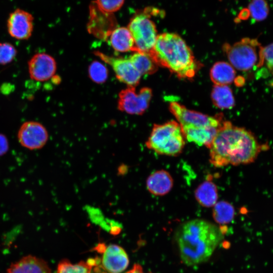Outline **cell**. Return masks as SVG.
Listing matches in <instances>:
<instances>
[{"instance_id": "1", "label": "cell", "mask_w": 273, "mask_h": 273, "mask_svg": "<svg viewBox=\"0 0 273 273\" xmlns=\"http://www.w3.org/2000/svg\"><path fill=\"white\" fill-rule=\"evenodd\" d=\"M268 148L251 131L224 120L208 148L209 162L215 167L248 164Z\"/></svg>"}, {"instance_id": "2", "label": "cell", "mask_w": 273, "mask_h": 273, "mask_svg": "<svg viewBox=\"0 0 273 273\" xmlns=\"http://www.w3.org/2000/svg\"><path fill=\"white\" fill-rule=\"evenodd\" d=\"M222 238L220 227L199 218L181 223L175 233L180 257L182 262L188 266L208 260Z\"/></svg>"}, {"instance_id": "3", "label": "cell", "mask_w": 273, "mask_h": 273, "mask_svg": "<svg viewBox=\"0 0 273 273\" xmlns=\"http://www.w3.org/2000/svg\"><path fill=\"white\" fill-rule=\"evenodd\" d=\"M148 53L157 66L167 68L179 78H193L201 66L184 40L174 33L158 35Z\"/></svg>"}, {"instance_id": "4", "label": "cell", "mask_w": 273, "mask_h": 273, "mask_svg": "<svg viewBox=\"0 0 273 273\" xmlns=\"http://www.w3.org/2000/svg\"><path fill=\"white\" fill-rule=\"evenodd\" d=\"M169 109L179 124L186 140L198 146L209 143L224 121L222 114L209 116L189 110L175 102L170 103Z\"/></svg>"}, {"instance_id": "5", "label": "cell", "mask_w": 273, "mask_h": 273, "mask_svg": "<svg viewBox=\"0 0 273 273\" xmlns=\"http://www.w3.org/2000/svg\"><path fill=\"white\" fill-rule=\"evenodd\" d=\"M186 139L179 124L170 121L154 124L145 143L146 147L159 155L176 156L183 151Z\"/></svg>"}, {"instance_id": "6", "label": "cell", "mask_w": 273, "mask_h": 273, "mask_svg": "<svg viewBox=\"0 0 273 273\" xmlns=\"http://www.w3.org/2000/svg\"><path fill=\"white\" fill-rule=\"evenodd\" d=\"M263 48L257 39L244 38L232 45L224 43L222 50L234 68L248 71L263 65Z\"/></svg>"}, {"instance_id": "7", "label": "cell", "mask_w": 273, "mask_h": 273, "mask_svg": "<svg viewBox=\"0 0 273 273\" xmlns=\"http://www.w3.org/2000/svg\"><path fill=\"white\" fill-rule=\"evenodd\" d=\"M159 10L148 7L135 14L127 25L134 41V52L149 53L153 48L158 34L152 15H158Z\"/></svg>"}, {"instance_id": "8", "label": "cell", "mask_w": 273, "mask_h": 273, "mask_svg": "<svg viewBox=\"0 0 273 273\" xmlns=\"http://www.w3.org/2000/svg\"><path fill=\"white\" fill-rule=\"evenodd\" d=\"M117 27V21L113 13L102 10L95 1L90 4L87 24V30L89 34L98 39L107 40Z\"/></svg>"}, {"instance_id": "9", "label": "cell", "mask_w": 273, "mask_h": 273, "mask_svg": "<svg viewBox=\"0 0 273 273\" xmlns=\"http://www.w3.org/2000/svg\"><path fill=\"white\" fill-rule=\"evenodd\" d=\"M152 96L149 87H144L136 93L135 87L128 86L119 94L118 108L129 114L142 115L148 108Z\"/></svg>"}, {"instance_id": "10", "label": "cell", "mask_w": 273, "mask_h": 273, "mask_svg": "<svg viewBox=\"0 0 273 273\" xmlns=\"http://www.w3.org/2000/svg\"><path fill=\"white\" fill-rule=\"evenodd\" d=\"M96 56L109 64L115 72L117 78L128 86H136L140 82L141 75L133 66L129 58L108 56L101 52H94Z\"/></svg>"}, {"instance_id": "11", "label": "cell", "mask_w": 273, "mask_h": 273, "mask_svg": "<svg viewBox=\"0 0 273 273\" xmlns=\"http://www.w3.org/2000/svg\"><path fill=\"white\" fill-rule=\"evenodd\" d=\"M19 144L30 150H38L44 146L48 141L49 134L46 127L34 121L23 123L17 133Z\"/></svg>"}, {"instance_id": "12", "label": "cell", "mask_w": 273, "mask_h": 273, "mask_svg": "<svg viewBox=\"0 0 273 273\" xmlns=\"http://www.w3.org/2000/svg\"><path fill=\"white\" fill-rule=\"evenodd\" d=\"M33 17L29 12L17 9L9 15L7 28L9 34L19 40L28 39L33 29Z\"/></svg>"}, {"instance_id": "13", "label": "cell", "mask_w": 273, "mask_h": 273, "mask_svg": "<svg viewBox=\"0 0 273 273\" xmlns=\"http://www.w3.org/2000/svg\"><path fill=\"white\" fill-rule=\"evenodd\" d=\"M56 68L55 59L46 53L36 54L28 62L30 76L36 81H44L54 77Z\"/></svg>"}, {"instance_id": "14", "label": "cell", "mask_w": 273, "mask_h": 273, "mask_svg": "<svg viewBox=\"0 0 273 273\" xmlns=\"http://www.w3.org/2000/svg\"><path fill=\"white\" fill-rule=\"evenodd\" d=\"M101 262L103 267L109 273H121L127 267L129 259L122 247L111 244L103 250Z\"/></svg>"}, {"instance_id": "15", "label": "cell", "mask_w": 273, "mask_h": 273, "mask_svg": "<svg viewBox=\"0 0 273 273\" xmlns=\"http://www.w3.org/2000/svg\"><path fill=\"white\" fill-rule=\"evenodd\" d=\"M147 190L152 195L162 196L167 194L173 188V179L166 170L160 169L152 172L147 178Z\"/></svg>"}, {"instance_id": "16", "label": "cell", "mask_w": 273, "mask_h": 273, "mask_svg": "<svg viewBox=\"0 0 273 273\" xmlns=\"http://www.w3.org/2000/svg\"><path fill=\"white\" fill-rule=\"evenodd\" d=\"M6 273H51V271L46 261L28 255L11 265Z\"/></svg>"}, {"instance_id": "17", "label": "cell", "mask_w": 273, "mask_h": 273, "mask_svg": "<svg viewBox=\"0 0 273 273\" xmlns=\"http://www.w3.org/2000/svg\"><path fill=\"white\" fill-rule=\"evenodd\" d=\"M107 40L116 52H134L133 39L127 27H117L112 32Z\"/></svg>"}, {"instance_id": "18", "label": "cell", "mask_w": 273, "mask_h": 273, "mask_svg": "<svg viewBox=\"0 0 273 273\" xmlns=\"http://www.w3.org/2000/svg\"><path fill=\"white\" fill-rule=\"evenodd\" d=\"M194 195L195 199L201 206L213 207L218 200L217 188L212 181L205 180L196 188Z\"/></svg>"}, {"instance_id": "19", "label": "cell", "mask_w": 273, "mask_h": 273, "mask_svg": "<svg viewBox=\"0 0 273 273\" xmlns=\"http://www.w3.org/2000/svg\"><path fill=\"white\" fill-rule=\"evenodd\" d=\"M210 76L215 85H228L235 80L236 71L225 62L215 63L210 69Z\"/></svg>"}, {"instance_id": "20", "label": "cell", "mask_w": 273, "mask_h": 273, "mask_svg": "<svg viewBox=\"0 0 273 273\" xmlns=\"http://www.w3.org/2000/svg\"><path fill=\"white\" fill-rule=\"evenodd\" d=\"M211 98L214 106L219 109H231L235 105V99L232 89L226 85L214 84Z\"/></svg>"}, {"instance_id": "21", "label": "cell", "mask_w": 273, "mask_h": 273, "mask_svg": "<svg viewBox=\"0 0 273 273\" xmlns=\"http://www.w3.org/2000/svg\"><path fill=\"white\" fill-rule=\"evenodd\" d=\"M129 59L141 75H150L157 70V65L148 53L134 52Z\"/></svg>"}, {"instance_id": "22", "label": "cell", "mask_w": 273, "mask_h": 273, "mask_svg": "<svg viewBox=\"0 0 273 273\" xmlns=\"http://www.w3.org/2000/svg\"><path fill=\"white\" fill-rule=\"evenodd\" d=\"M235 214L233 205L225 201H218L213 207V218L220 225L230 223L234 219Z\"/></svg>"}, {"instance_id": "23", "label": "cell", "mask_w": 273, "mask_h": 273, "mask_svg": "<svg viewBox=\"0 0 273 273\" xmlns=\"http://www.w3.org/2000/svg\"><path fill=\"white\" fill-rule=\"evenodd\" d=\"M95 261H80L77 263H71L69 260H61L57 266V273H91Z\"/></svg>"}, {"instance_id": "24", "label": "cell", "mask_w": 273, "mask_h": 273, "mask_svg": "<svg viewBox=\"0 0 273 273\" xmlns=\"http://www.w3.org/2000/svg\"><path fill=\"white\" fill-rule=\"evenodd\" d=\"M248 10L250 15L256 21L264 20L269 12L267 3L265 0H252Z\"/></svg>"}, {"instance_id": "25", "label": "cell", "mask_w": 273, "mask_h": 273, "mask_svg": "<svg viewBox=\"0 0 273 273\" xmlns=\"http://www.w3.org/2000/svg\"><path fill=\"white\" fill-rule=\"evenodd\" d=\"M89 78L95 83H104L108 78V71L107 67L99 61H95L88 68Z\"/></svg>"}, {"instance_id": "26", "label": "cell", "mask_w": 273, "mask_h": 273, "mask_svg": "<svg viewBox=\"0 0 273 273\" xmlns=\"http://www.w3.org/2000/svg\"><path fill=\"white\" fill-rule=\"evenodd\" d=\"M16 55L17 50L13 44L9 42L0 43V64L11 63Z\"/></svg>"}, {"instance_id": "27", "label": "cell", "mask_w": 273, "mask_h": 273, "mask_svg": "<svg viewBox=\"0 0 273 273\" xmlns=\"http://www.w3.org/2000/svg\"><path fill=\"white\" fill-rule=\"evenodd\" d=\"M125 0H96L95 2L102 10L113 13L123 6Z\"/></svg>"}, {"instance_id": "28", "label": "cell", "mask_w": 273, "mask_h": 273, "mask_svg": "<svg viewBox=\"0 0 273 273\" xmlns=\"http://www.w3.org/2000/svg\"><path fill=\"white\" fill-rule=\"evenodd\" d=\"M263 64L273 72V43L263 48Z\"/></svg>"}, {"instance_id": "29", "label": "cell", "mask_w": 273, "mask_h": 273, "mask_svg": "<svg viewBox=\"0 0 273 273\" xmlns=\"http://www.w3.org/2000/svg\"><path fill=\"white\" fill-rule=\"evenodd\" d=\"M9 149V141L7 136L0 133V156L5 155Z\"/></svg>"}, {"instance_id": "30", "label": "cell", "mask_w": 273, "mask_h": 273, "mask_svg": "<svg viewBox=\"0 0 273 273\" xmlns=\"http://www.w3.org/2000/svg\"><path fill=\"white\" fill-rule=\"evenodd\" d=\"M126 273H144L143 269L139 264H135L132 268Z\"/></svg>"}, {"instance_id": "31", "label": "cell", "mask_w": 273, "mask_h": 273, "mask_svg": "<svg viewBox=\"0 0 273 273\" xmlns=\"http://www.w3.org/2000/svg\"><path fill=\"white\" fill-rule=\"evenodd\" d=\"M250 16V13L248 9L243 10L239 15V18L241 19L248 18Z\"/></svg>"}]
</instances>
